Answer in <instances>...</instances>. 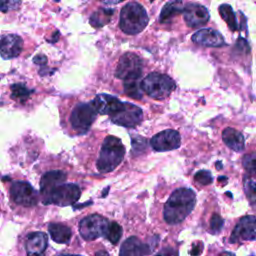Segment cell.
<instances>
[{
  "mask_svg": "<svg viewBox=\"0 0 256 256\" xmlns=\"http://www.w3.org/2000/svg\"><path fill=\"white\" fill-rule=\"evenodd\" d=\"M196 195L189 188H179L172 192L164 205V220L171 225L182 222L193 210Z\"/></svg>",
  "mask_w": 256,
  "mask_h": 256,
  "instance_id": "6da1fadb",
  "label": "cell"
},
{
  "mask_svg": "<svg viewBox=\"0 0 256 256\" xmlns=\"http://www.w3.org/2000/svg\"><path fill=\"white\" fill-rule=\"evenodd\" d=\"M125 147L121 140L115 136H107L100 148L96 167L99 172L107 173L113 171L122 161Z\"/></svg>",
  "mask_w": 256,
  "mask_h": 256,
  "instance_id": "7a4b0ae2",
  "label": "cell"
},
{
  "mask_svg": "<svg viewBox=\"0 0 256 256\" xmlns=\"http://www.w3.org/2000/svg\"><path fill=\"white\" fill-rule=\"evenodd\" d=\"M148 21L145 8L137 2H129L120 12L119 27L124 33L134 35L143 31Z\"/></svg>",
  "mask_w": 256,
  "mask_h": 256,
  "instance_id": "3957f363",
  "label": "cell"
},
{
  "mask_svg": "<svg viewBox=\"0 0 256 256\" xmlns=\"http://www.w3.org/2000/svg\"><path fill=\"white\" fill-rule=\"evenodd\" d=\"M141 87L151 98L161 100L172 93L176 84L169 76L158 72H152L141 81Z\"/></svg>",
  "mask_w": 256,
  "mask_h": 256,
  "instance_id": "277c9868",
  "label": "cell"
},
{
  "mask_svg": "<svg viewBox=\"0 0 256 256\" xmlns=\"http://www.w3.org/2000/svg\"><path fill=\"white\" fill-rule=\"evenodd\" d=\"M96 116L97 112L91 103H78L71 111L69 122L77 134H83L90 128Z\"/></svg>",
  "mask_w": 256,
  "mask_h": 256,
  "instance_id": "5b68a950",
  "label": "cell"
},
{
  "mask_svg": "<svg viewBox=\"0 0 256 256\" xmlns=\"http://www.w3.org/2000/svg\"><path fill=\"white\" fill-rule=\"evenodd\" d=\"M109 221L98 214L89 215L83 218L79 223V232L81 236L88 241L95 240L100 236H106Z\"/></svg>",
  "mask_w": 256,
  "mask_h": 256,
  "instance_id": "8992f818",
  "label": "cell"
},
{
  "mask_svg": "<svg viewBox=\"0 0 256 256\" xmlns=\"http://www.w3.org/2000/svg\"><path fill=\"white\" fill-rule=\"evenodd\" d=\"M81 196V190L74 183H63L56 187L44 200L45 204L68 206L74 204Z\"/></svg>",
  "mask_w": 256,
  "mask_h": 256,
  "instance_id": "52a82bcc",
  "label": "cell"
},
{
  "mask_svg": "<svg viewBox=\"0 0 256 256\" xmlns=\"http://www.w3.org/2000/svg\"><path fill=\"white\" fill-rule=\"evenodd\" d=\"M142 74V61L135 53L127 52L118 61L115 75L124 81L139 79Z\"/></svg>",
  "mask_w": 256,
  "mask_h": 256,
  "instance_id": "ba28073f",
  "label": "cell"
},
{
  "mask_svg": "<svg viewBox=\"0 0 256 256\" xmlns=\"http://www.w3.org/2000/svg\"><path fill=\"white\" fill-rule=\"evenodd\" d=\"M10 196L12 200L22 206L32 207L38 202L37 191L25 181H15L10 187Z\"/></svg>",
  "mask_w": 256,
  "mask_h": 256,
  "instance_id": "9c48e42d",
  "label": "cell"
},
{
  "mask_svg": "<svg viewBox=\"0 0 256 256\" xmlns=\"http://www.w3.org/2000/svg\"><path fill=\"white\" fill-rule=\"evenodd\" d=\"M111 121L117 125L132 128L137 126L143 119V112L138 106L124 102V107L116 114L110 116Z\"/></svg>",
  "mask_w": 256,
  "mask_h": 256,
  "instance_id": "30bf717a",
  "label": "cell"
},
{
  "mask_svg": "<svg viewBox=\"0 0 256 256\" xmlns=\"http://www.w3.org/2000/svg\"><path fill=\"white\" fill-rule=\"evenodd\" d=\"M254 240H256V217L251 215L244 216L232 231L230 241L232 243H238Z\"/></svg>",
  "mask_w": 256,
  "mask_h": 256,
  "instance_id": "8fae6325",
  "label": "cell"
},
{
  "mask_svg": "<svg viewBox=\"0 0 256 256\" xmlns=\"http://www.w3.org/2000/svg\"><path fill=\"white\" fill-rule=\"evenodd\" d=\"M180 143H181L180 134L176 130H172V129L161 131L156 135H154L150 140V144L152 148L159 152L177 149L180 146Z\"/></svg>",
  "mask_w": 256,
  "mask_h": 256,
  "instance_id": "7c38bea8",
  "label": "cell"
},
{
  "mask_svg": "<svg viewBox=\"0 0 256 256\" xmlns=\"http://www.w3.org/2000/svg\"><path fill=\"white\" fill-rule=\"evenodd\" d=\"M184 21L189 27L196 28L206 24L209 20L208 10L200 4L188 3L183 9Z\"/></svg>",
  "mask_w": 256,
  "mask_h": 256,
  "instance_id": "4fadbf2b",
  "label": "cell"
},
{
  "mask_svg": "<svg viewBox=\"0 0 256 256\" xmlns=\"http://www.w3.org/2000/svg\"><path fill=\"white\" fill-rule=\"evenodd\" d=\"M97 113L101 115H114L124 107V102L108 94H98L91 102Z\"/></svg>",
  "mask_w": 256,
  "mask_h": 256,
  "instance_id": "5bb4252c",
  "label": "cell"
},
{
  "mask_svg": "<svg viewBox=\"0 0 256 256\" xmlns=\"http://www.w3.org/2000/svg\"><path fill=\"white\" fill-rule=\"evenodd\" d=\"M23 48V40L16 34H6L0 37V55L4 59L17 57Z\"/></svg>",
  "mask_w": 256,
  "mask_h": 256,
  "instance_id": "9a60e30c",
  "label": "cell"
},
{
  "mask_svg": "<svg viewBox=\"0 0 256 256\" xmlns=\"http://www.w3.org/2000/svg\"><path fill=\"white\" fill-rule=\"evenodd\" d=\"M48 238L44 232L29 233L25 240V248L28 256H44Z\"/></svg>",
  "mask_w": 256,
  "mask_h": 256,
  "instance_id": "2e32d148",
  "label": "cell"
},
{
  "mask_svg": "<svg viewBox=\"0 0 256 256\" xmlns=\"http://www.w3.org/2000/svg\"><path fill=\"white\" fill-rule=\"evenodd\" d=\"M191 39L194 43L207 47H220L225 45L223 36L218 31L211 28L198 30L192 35Z\"/></svg>",
  "mask_w": 256,
  "mask_h": 256,
  "instance_id": "e0dca14e",
  "label": "cell"
},
{
  "mask_svg": "<svg viewBox=\"0 0 256 256\" xmlns=\"http://www.w3.org/2000/svg\"><path fill=\"white\" fill-rule=\"evenodd\" d=\"M66 180V174L60 170H52L45 173L40 180V192L43 200L59 185Z\"/></svg>",
  "mask_w": 256,
  "mask_h": 256,
  "instance_id": "ac0fdd59",
  "label": "cell"
},
{
  "mask_svg": "<svg viewBox=\"0 0 256 256\" xmlns=\"http://www.w3.org/2000/svg\"><path fill=\"white\" fill-rule=\"evenodd\" d=\"M150 253L147 244H143L137 237L132 236L126 239L120 248L119 256H145Z\"/></svg>",
  "mask_w": 256,
  "mask_h": 256,
  "instance_id": "d6986e66",
  "label": "cell"
},
{
  "mask_svg": "<svg viewBox=\"0 0 256 256\" xmlns=\"http://www.w3.org/2000/svg\"><path fill=\"white\" fill-rule=\"evenodd\" d=\"M222 139L224 143L232 150L241 152L244 149V137L242 133L234 128H226L222 132Z\"/></svg>",
  "mask_w": 256,
  "mask_h": 256,
  "instance_id": "ffe728a7",
  "label": "cell"
},
{
  "mask_svg": "<svg viewBox=\"0 0 256 256\" xmlns=\"http://www.w3.org/2000/svg\"><path fill=\"white\" fill-rule=\"evenodd\" d=\"M50 236L53 241L61 244H67L72 236L71 229L60 223H51L48 226Z\"/></svg>",
  "mask_w": 256,
  "mask_h": 256,
  "instance_id": "44dd1931",
  "label": "cell"
},
{
  "mask_svg": "<svg viewBox=\"0 0 256 256\" xmlns=\"http://www.w3.org/2000/svg\"><path fill=\"white\" fill-rule=\"evenodd\" d=\"M184 9L183 7V3L181 1H171L166 3L163 8L162 11L160 13V17L159 20L161 23H166L171 21V19L176 16L177 14H179L182 10Z\"/></svg>",
  "mask_w": 256,
  "mask_h": 256,
  "instance_id": "7402d4cb",
  "label": "cell"
},
{
  "mask_svg": "<svg viewBox=\"0 0 256 256\" xmlns=\"http://www.w3.org/2000/svg\"><path fill=\"white\" fill-rule=\"evenodd\" d=\"M219 13L222 17V19L228 24L229 28L232 31L238 30V24H237V19L236 16L232 10V7L228 4H222L219 7Z\"/></svg>",
  "mask_w": 256,
  "mask_h": 256,
  "instance_id": "603a6c76",
  "label": "cell"
},
{
  "mask_svg": "<svg viewBox=\"0 0 256 256\" xmlns=\"http://www.w3.org/2000/svg\"><path fill=\"white\" fill-rule=\"evenodd\" d=\"M124 91L129 97L140 99L142 97V92H143L141 87V82L139 81V79L124 81Z\"/></svg>",
  "mask_w": 256,
  "mask_h": 256,
  "instance_id": "cb8c5ba5",
  "label": "cell"
},
{
  "mask_svg": "<svg viewBox=\"0 0 256 256\" xmlns=\"http://www.w3.org/2000/svg\"><path fill=\"white\" fill-rule=\"evenodd\" d=\"M30 91L24 85L14 84L11 86V97L14 100L18 102H24L26 99H28Z\"/></svg>",
  "mask_w": 256,
  "mask_h": 256,
  "instance_id": "d4e9b609",
  "label": "cell"
},
{
  "mask_svg": "<svg viewBox=\"0 0 256 256\" xmlns=\"http://www.w3.org/2000/svg\"><path fill=\"white\" fill-rule=\"evenodd\" d=\"M242 164L246 172L256 179V151L246 154L243 157Z\"/></svg>",
  "mask_w": 256,
  "mask_h": 256,
  "instance_id": "484cf974",
  "label": "cell"
},
{
  "mask_svg": "<svg viewBox=\"0 0 256 256\" xmlns=\"http://www.w3.org/2000/svg\"><path fill=\"white\" fill-rule=\"evenodd\" d=\"M121 236H122V227L116 222H111L106 233V238L112 244H117Z\"/></svg>",
  "mask_w": 256,
  "mask_h": 256,
  "instance_id": "4316f807",
  "label": "cell"
},
{
  "mask_svg": "<svg viewBox=\"0 0 256 256\" xmlns=\"http://www.w3.org/2000/svg\"><path fill=\"white\" fill-rule=\"evenodd\" d=\"M244 191L248 200L256 204V182L249 177L244 178Z\"/></svg>",
  "mask_w": 256,
  "mask_h": 256,
  "instance_id": "83f0119b",
  "label": "cell"
},
{
  "mask_svg": "<svg viewBox=\"0 0 256 256\" xmlns=\"http://www.w3.org/2000/svg\"><path fill=\"white\" fill-rule=\"evenodd\" d=\"M194 180L196 182H198L199 184H202V185H208L212 182V175L209 171L207 170H200L198 171L195 176H194Z\"/></svg>",
  "mask_w": 256,
  "mask_h": 256,
  "instance_id": "f1b7e54d",
  "label": "cell"
},
{
  "mask_svg": "<svg viewBox=\"0 0 256 256\" xmlns=\"http://www.w3.org/2000/svg\"><path fill=\"white\" fill-rule=\"evenodd\" d=\"M223 219L217 215V214H213V216L211 217V220H210V230L212 233H218L221 229H222V226H223Z\"/></svg>",
  "mask_w": 256,
  "mask_h": 256,
  "instance_id": "f546056e",
  "label": "cell"
},
{
  "mask_svg": "<svg viewBox=\"0 0 256 256\" xmlns=\"http://www.w3.org/2000/svg\"><path fill=\"white\" fill-rule=\"evenodd\" d=\"M20 6L19 1H0V10L2 12H8L13 9H17Z\"/></svg>",
  "mask_w": 256,
  "mask_h": 256,
  "instance_id": "4dcf8cb0",
  "label": "cell"
},
{
  "mask_svg": "<svg viewBox=\"0 0 256 256\" xmlns=\"http://www.w3.org/2000/svg\"><path fill=\"white\" fill-rule=\"evenodd\" d=\"M155 256H178V252L176 249L173 248H164L162 249L158 254H156Z\"/></svg>",
  "mask_w": 256,
  "mask_h": 256,
  "instance_id": "1f68e13d",
  "label": "cell"
},
{
  "mask_svg": "<svg viewBox=\"0 0 256 256\" xmlns=\"http://www.w3.org/2000/svg\"><path fill=\"white\" fill-rule=\"evenodd\" d=\"M202 250H203V244H202V242H198L196 244H193L190 254L192 256H198L202 253Z\"/></svg>",
  "mask_w": 256,
  "mask_h": 256,
  "instance_id": "d6a6232c",
  "label": "cell"
},
{
  "mask_svg": "<svg viewBox=\"0 0 256 256\" xmlns=\"http://www.w3.org/2000/svg\"><path fill=\"white\" fill-rule=\"evenodd\" d=\"M95 256H110L108 252H106L105 250H100V251H97L95 253Z\"/></svg>",
  "mask_w": 256,
  "mask_h": 256,
  "instance_id": "836d02e7",
  "label": "cell"
},
{
  "mask_svg": "<svg viewBox=\"0 0 256 256\" xmlns=\"http://www.w3.org/2000/svg\"><path fill=\"white\" fill-rule=\"evenodd\" d=\"M218 256H235L233 253H231V252H227V251H225V252H222V253H220Z\"/></svg>",
  "mask_w": 256,
  "mask_h": 256,
  "instance_id": "e575fe53",
  "label": "cell"
},
{
  "mask_svg": "<svg viewBox=\"0 0 256 256\" xmlns=\"http://www.w3.org/2000/svg\"><path fill=\"white\" fill-rule=\"evenodd\" d=\"M60 256H81V255H75V254H62Z\"/></svg>",
  "mask_w": 256,
  "mask_h": 256,
  "instance_id": "d590c367",
  "label": "cell"
}]
</instances>
